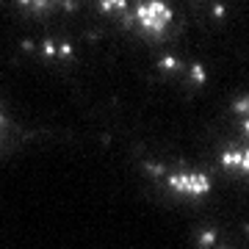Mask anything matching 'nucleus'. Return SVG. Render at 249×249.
<instances>
[{
    "label": "nucleus",
    "mask_w": 249,
    "mask_h": 249,
    "mask_svg": "<svg viewBox=\"0 0 249 249\" xmlns=\"http://www.w3.org/2000/svg\"><path fill=\"white\" fill-rule=\"evenodd\" d=\"M127 19L147 36H163L172 25V6L163 0H142L127 11Z\"/></svg>",
    "instance_id": "1"
},
{
    "label": "nucleus",
    "mask_w": 249,
    "mask_h": 249,
    "mask_svg": "<svg viewBox=\"0 0 249 249\" xmlns=\"http://www.w3.org/2000/svg\"><path fill=\"white\" fill-rule=\"evenodd\" d=\"M166 186L180 196H205L213 183L205 172H172L166 178Z\"/></svg>",
    "instance_id": "2"
},
{
    "label": "nucleus",
    "mask_w": 249,
    "mask_h": 249,
    "mask_svg": "<svg viewBox=\"0 0 249 249\" xmlns=\"http://www.w3.org/2000/svg\"><path fill=\"white\" fill-rule=\"evenodd\" d=\"M222 166L224 169H230V172H241V175H244V172L249 169V150L247 147H230V150L224 152L222 155Z\"/></svg>",
    "instance_id": "3"
},
{
    "label": "nucleus",
    "mask_w": 249,
    "mask_h": 249,
    "mask_svg": "<svg viewBox=\"0 0 249 249\" xmlns=\"http://www.w3.org/2000/svg\"><path fill=\"white\" fill-rule=\"evenodd\" d=\"M19 9L31 11V14H50L61 6V0H17Z\"/></svg>",
    "instance_id": "4"
},
{
    "label": "nucleus",
    "mask_w": 249,
    "mask_h": 249,
    "mask_svg": "<svg viewBox=\"0 0 249 249\" xmlns=\"http://www.w3.org/2000/svg\"><path fill=\"white\" fill-rule=\"evenodd\" d=\"M100 6L106 9V14H127V0H100Z\"/></svg>",
    "instance_id": "5"
},
{
    "label": "nucleus",
    "mask_w": 249,
    "mask_h": 249,
    "mask_svg": "<svg viewBox=\"0 0 249 249\" xmlns=\"http://www.w3.org/2000/svg\"><path fill=\"white\" fill-rule=\"evenodd\" d=\"M0 127H3V106H0Z\"/></svg>",
    "instance_id": "6"
}]
</instances>
